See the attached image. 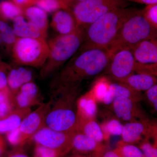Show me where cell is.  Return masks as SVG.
<instances>
[{
    "mask_svg": "<svg viewBox=\"0 0 157 157\" xmlns=\"http://www.w3.org/2000/svg\"><path fill=\"white\" fill-rule=\"evenodd\" d=\"M78 52L57 73L52 89H79L82 82L105 71L112 57L106 48H91Z\"/></svg>",
    "mask_w": 157,
    "mask_h": 157,
    "instance_id": "1",
    "label": "cell"
},
{
    "mask_svg": "<svg viewBox=\"0 0 157 157\" xmlns=\"http://www.w3.org/2000/svg\"><path fill=\"white\" fill-rule=\"evenodd\" d=\"M131 8L109 11L85 29L84 41L78 52L91 48L108 49L125 22L140 12Z\"/></svg>",
    "mask_w": 157,
    "mask_h": 157,
    "instance_id": "2",
    "label": "cell"
},
{
    "mask_svg": "<svg viewBox=\"0 0 157 157\" xmlns=\"http://www.w3.org/2000/svg\"><path fill=\"white\" fill-rule=\"evenodd\" d=\"M79 89L52 90L51 106L45 118V126L62 132H76V102Z\"/></svg>",
    "mask_w": 157,
    "mask_h": 157,
    "instance_id": "3",
    "label": "cell"
},
{
    "mask_svg": "<svg viewBox=\"0 0 157 157\" xmlns=\"http://www.w3.org/2000/svg\"><path fill=\"white\" fill-rule=\"evenodd\" d=\"M85 37V29L78 27L72 33L58 35L48 42V54L39 75L46 78L53 75L80 48Z\"/></svg>",
    "mask_w": 157,
    "mask_h": 157,
    "instance_id": "4",
    "label": "cell"
},
{
    "mask_svg": "<svg viewBox=\"0 0 157 157\" xmlns=\"http://www.w3.org/2000/svg\"><path fill=\"white\" fill-rule=\"evenodd\" d=\"M157 29L140 12L124 23L108 50L111 55L122 49L132 50L142 41L157 39Z\"/></svg>",
    "mask_w": 157,
    "mask_h": 157,
    "instance_id": "5",
    "label": "cell"
},
{
    "mask_svg": "<svg viewBox=\"0 0 157 157\" xmlns=\"http://www.w3.org/2000/svg\"><path fill=\"white\" fill-rule=\"evenodd\" d=\"M48 54V42L45 39L17 38L11 56L15 65L41 68Z\"/></svg>",
    "mask_w": 157,
    "mask_h": 157,
    "instance_id": "6",
    "label": "cell"
},
{
    "mask_svg": "<svg viewBox=\"0 0 157 157\" xmlns=\"http://www.w3.org/2000/svg\"><path fill=\"white\" fill-rule=\"evenodd\" d=\"M128 5L125 0H84L74 3L70 11L78 26L85 29L109 11Z\"/></svg>",
    "mask_w": 157,
    "mask_h": 157,
    "instance_id": "7",
    "label": "cell"
},
{
    "mask_svg": "<svg viewBox=\"0 0 157 157\" xmlns=\"http://www.w3.org/2000/svg\"><path fill=\"white\" fill-rule=\"evenodd\" d=\"M76 132H59L45 126L34 135L32 140L36 144L57 151L63 157L72 150Z\"/></svg>",
    "mask_w": 157,
    "mask_h": 157,
    "instance_id": "8",
    "label": "cell"
},
{
    "mask_svg": "<svg viewBox=\"0 0 157 157\" xmlns=\"http://www.w3.org/2000/svg\"><path fill=\"white\" fill-rule=\"evenodd\" d=\"M136 63L132 51L122 49L113 54L105 71L114 81L122 82L135 73Z\"/></svg>",
    "mask_w": 157,
    "mask_h": 157,
    "instance_id": "9",
    "label": "cell"
},
{
    "mask_svg": "<svg viewBox=\"0 0 157 157\" xmlns=\"http://www.w3.org/2000/svg\"><path fill=\"white\" fill-rule=\"evenodd\" d=\"M51 100L42 103L33 112L30 113L23 120L17 128L24 145L32 140L34 135L45 126V118L51 106Z\"/></svg>",
    "mask_w": 157,
    "mask_h": 157,
    "instance_id": "10",
    "label": "cell"
},
{
    "mask_svg": "<svg viewBox=\"0 0 157 157\" xmlns=\"http://www.w3.org/2000/svg\"><path fill=\"white\" fill-rule=\"evenodd\" d=\"M138 103L128 98H117L111 105L116 117L126 123L150 121Z\"/></svg>",
    "mask_w": 157,
    "mask_h": 157,
    "instance_id": "11",
    "label": "cell"
},
{
    "mask_svg": "<svg viewBox=\"0 0 157 157\" xmlns=\"http://www.w3.org/2000/svg\"><path fill=\"white\" fill-rule=\"evenodd\" d=\"M125 143L134 144L144 140L157 138V126L150 121L126 123L124 125L121 135Z\"/></svg>",
    "mask_w": 157,
    "mask_h": 157,
    "instance_id": "12",
    "label": "cell"
},
{
    "mask_svg": "<svg viewBox=\"0 0 157 157\" xmlns=\"http://www.w3.org/2000/svg\"><path fill=\"white\" fill-rule=\"evenodd\" d=\"M117 98H128L137 102L144 99L140 92L133 89L124 83L117 82L109 84L108 90L103 98V102L105 105H111Z\"/></svg>",
    "mask_w": 157,
    "mask_h": 157,
    "instance_id": "13",
    "label": "cell"
},
{
    "mask_svg": "<svg viewBox=\"0 0 157 157\" xmlns=\"http://www.w3.org/2000/svg\"><path fill=\"white\" fill-rule=\"evenodd\" d=\"M50 26L59 35L72 33L79 27L71 11L64 9L52 14Z\"/></svg>",
    "mask_w": 157,
    "mask_h": 157,
    "instance_id": "14",
    "label": "cell"
},
{
    "mask_svg": "<svg viewBox=\"0 0 157 157\" xmlns=\"http://www.w3.org/2000/svg\"><path fill=\"white\" fill-rule=\"evenodd\" d=\"M106 147L83 133L76 132L73 138L71 151L75 153L95 156Z\"/></svg>",
    "mask_w": 157,
    "mask_h": 157,
    "instance_id": "15",
    "label": "cell"
},
{
    "mask_svg": "<svg viewBox=\"0 0 157 157\" xmlns=\"http://www.w3.org/2000/svg\"><path fill=\"white\" fill-rule=\"evenodd\" d=\"M131 51L137 63H157V39L142 41L135 45Z\"/></svg>",
    "mask_w": 157,
    "mask_h": 157,
    "instance_id": "16",
    "label": "cell"
},
{
    "mask_svg": "<svg viewBox=\"0 0 157 157\" xmlns=\"http://www.w3.org/2000/svg\"><path fill=\"white\" fill-rule=\"evenodd\" d=\"M33 73L32 70L21 66L11 67L7 74V83L9 89L15 95L22 86L33 81Z\"/></svg>",
    "mask_w": 157,
    "mask_h": 157,
    "instance_id": "17",
    "label": "cell"
},
{
    "mask_svg": "<svg viewBox=\"0 0 157 157\" xmlns=\"http://www.w3.org/2000/svg\"><path fill=\"white\" fill-rule=\"evenodd\" d=\"M76 108L77 121L82 120H96L98 106L91 92L78 98Z\"/></svg>",
    "mask_w": 157,
    "mask_h": 157,
    "instance_id": "18",
    "label": "cell"
},
{
    "mask_svg": "<svg viewBox=\"0 0 157 157\" xmlns=\"http://www.w3.org/2000/svg\"><path fill=\"white\" fill-rule=\"evenodd\" d=\"M12 28L17 38H36L46 40L39 29L24 16H18L13 20Z\"/></svg>",
    "mask_w": 157,
    "mask_h": 157,
    "instance_id": "19",
    "label": "cell"
},
{
    "mask_svg": "<svg viewBox=\"0 0 157 157\" xmlns=\"http://www.w3.org/2000/svg\"><path fill=\"white\" fill-rule=\"evenodd\" d=\"M23 11V16L26 19L35 25L47 39L49 27L48 14L36 6L28 7Z\"/></svg>",
    "mask_w": 157,
    "mask_h": 157,
    "instance_id": "20",
    "label": "cell"
},
{
    "mask_svg": "<svg viewBox=\"0 0 157 157\" xmlns=\"http://www.w3.org/2000/svg\"><path fill=\"white\" fill-rule=\"evenodd\" d=\"M157 76L147 74H133L122 82L137 91H146L157 84Z\"/></svg>",
    "mask_w": 157,
    "mask_h": 157,
    "instance_id": "21",
    "label": "cell"
},
{
    "mask_svg": "<svg viewBox=\"0 0 157 157\" xmlns=\"http://www.w3.org/2000/svg\"><path fill=\"white\" fill-rule=\"evenodd\" d=\"M76 132L83 133L98 143L102 144L105 140L103 130L96 120L78 121Z\"/></svg>",
    "mask_w": 157,
    "mask_h": 157,
    "instance_id": "22",
    "label": "cell"
},
{
    "mask_svg": "<svg viewBox=\"0 0 157 157\" xmlns=\"http://www.w3.org/2000/svg\"><path fill=\"white\" fill-rule=\"evenodd\" d=\"M31 112V108L14 109L7 117L0 120V134H6L18 128L23 120Z\"/></svg>",
    "mask_w": 157,
    "mask_h": 157,
    "instance_id": "23",
    "label": "cell"
},
{
    "mask_svg": "<svg viewBox=\"0 0 157 157\" xmlns=\"http://www.w3.org/2000/svg\"><path fill=\"white\" fill-rule=\"evenodd\" d=\"M23 15V10L11 0H4L0 2V21L7 22L8 21H13Z\"/></svg>",
    "mask_w": 157,
    "mask_h": 157,
    "instance_id": "24",
    "label": "cell"
},
{
    "mask_svg": "<svg viewBox=\"0 0 157 157\" xmlns=\"http://www.w3.org/2000/svg\"><path fill=\"white\" fill-rule=\"evenodd\" d=\"M15 109L14 95L9 87L0 90V120L7 117Z\"/></svg>",
    "mask_w": 157,
    "mask_h": 157,
    "instance_id": "25",
    "label": "cell"
},
{
    "mask_svg": "<svg viewBox=\"0 0 157 157\" xmlns=\"http://www.w3.org/2000/svg\"><path fill=\"white\" fill-rule=\"evenodd\" d=\"M73 3L70 0H38L35 6L45 11L53 14L61 9L70 10Z\"/></svg>",
    "mask_w": 157,
    "mask_h": 157,
    "instance_id": "26",
    "label": "cell"
},
{
    "mask_svg": "<svg viewBox=\"0 0 157 157\" xmlns=\"http://www.w3.org/2000/svg\"><path fill=\"white\" fill-rule=\"evenodd\" d=\"M0 37L5 45L7 55L11 56L17 37L13 28L6 21H0Z\"/></svg>",
    "mask_w": 157,
    "mask_h": 157,
    "instance_id": "27",
    "label": "cell"
},
{
    "mask_svg": "<svg viewBox=\"0 0 157 157\" xmlns=\"http://www.w3.org/2000/svg\"><path fill=\"white\" fill-rule=\"evenodd\" d=\"M18 92L25 98L33 102L36 105H41L39 87L33 81L25 83L21 87Z\"/></svg>",
    "mask_w": 157,
    "mask_h": 157,
    "instance_id": "28",
    "label": "cell"
},
{
    "mask_svg": "<svg viewBox=\"0 0 157 157\" xmlns=\"http://www.w3.org/2000/svg\"><path fill=\"white\" fill-rule=\"evenodd\" d=\"M123 126L117 118H110L104 122L101 127L104 132L105 140H107L110 135H121Z\"/></svg>",
    "mask_w": 157,
    "mask_h": 157,
    "instance_id": "29",
    "label": "cell"
},
{
    "mask_svg": "<svg viewBox=\"0 0 157 157\" xmlns=\"http://www.w3.org/2000/svg\"><path fill=\"white\" fill-rule=\"evenodd\" d=\"M115 149L121 157H145L139 147L133 144L125 143L123 140L117 143Z\"/></svg>",
    "mask_w": 157,
    "mask_h": 157,
    "instance_id": "30",
    "label": "cell"
},
{
    "mask_svg": "<svg viewBox=\"0 0 157 157\" xmlns=\"http://www.w3.org/2000/svg\"><path fill=\"white\" fill-rule=\"evenodd\" d=\"M140 13L153 26L157 29V4L148 5L140 10Z\"/></svg>",
    "mask_w": 157,
    "mask_h": 157,
    "instance_id": "31",
    "label": "cell"
},
{
    "mask_svg": "<svg viewBox=\"0 0 157 157\" xmlns=\"http://www.w3.org/2000/svg\"><path fill=\"white\" fill-rule=\"evenodd\" d=\"M33 157H62L61 155L55 150L36 144Z\"/></svg>",
    "mask_w": 157,
    "mask_h": 157,
    "instance_id": "32",
    "label": "cell"
},
{
    "mask_svg": "<svg viewBox=\"0 0 157 157\" xmlns=\"http://www.w3.org/2000/svg\"><path fill=\"white\" fill-rule=\"evenodd\" d=\"M109 85L106 82L101 80L98 82L93 88L90 92L97 102H102L103 98L108 90Z\"/></svg>",
    "mask_w": 157,
    "mask_h": 157,
    "instance_id": "33",
    "label": "cell"
},
{
    "mask_svg": "<svg viewBox=\"0 0 157 157\" xmlns=\"http://www.w3.org/2000/svg\"><path fill=\"white\" fill-rule=\"evenodd\" d=\"M135 72L157 76V63L143 64L136 62Z\"/></svg>",
    "mask_w": 157,
    "mask_h": 157,
    "instance_id": "34",
    "label": "cell"
},
{
    "mask_svg": "<svg viewBox=\"0 0 157 157\" xmlns=\"http://www.w3.org/2000/svg\"><path fill=\"white\" fill-rule=\"evenodd\" d=\"M145 157H157V144H152L149 139L143 140L139 145Z\"/></svg>",
    "mask_w": 157,
    "mask_h": 157,
    "instance_id": "35",
    "label": "cell"
},
{
    "mask_svg": "<svg viewBox=\"0 0 157 157\" xmlns=\"http://www.w3.org/2000/svg\"><path fill=\"white\" fill-rule=\"evenodd\" d=\"M145 96L149 104L157 111V84L155 85L145 91Z\"/></svg>",
    "mask_w": 157,
    "mask_h": 157,
    "instance_id": "36",
    "label": "cell"
},
{
    "mask_svg": "<svg viewBox=\"0 0 157 157\" xmlns=\"http://www.w3.org/2000/svg\"><path fill=\"white\" fill-rule=\"evenodd\" d=\"M11 67V66L5 62L0 64V90L8 87L7 74Z\"/></svg>",
    "mask_w": 157,
    "mask_h": 157,
    "instance_id": "37",
    "label": "cell"
},
{
    "mask_svg": "<svg viewBox=\"0 0 157 157\" xmlns=\"http://www.w3.org/2000/svg\"><path fill=\"white\" fill-rule=\"evenodd\" d=\"M97 157H121L116 150H109L107 147L96 155Z\"/></svg>",
    "mask_w": 157,
    "mask_h": 157,
    "instance_id": "38",
    "label": "cell"
},
{
    "mask_svg": "<svg viewBox=\"0 0 157 157\" xmlns=\"http://www.w3.org/2000/svg\"><path fill=\"white\" fill-rule=\"evenodd\" d=\"M22 10L35 6L38 0H11Z\"/></svg>",
    "mask_w": 157,
    "mask_h": 157,
    "instance_id": "39",
    "label": "cell"
},
{
    "mask_svg": "<svg viewBox=\"0 0 157 157\" xmlns=\"http://www.w3.org/2000/svg\"><path fill=\"white\" fill-rule=\"evenodd\" d=\"M6 157H29L21 147H15Z\"/></svg>",
    "mask_w": 157,
    "mask_h": 157,
    "instance_id": "40",
    "label": "cell"
},
{
    "mask_svg": "<svg viewBox=\"0 0 157 157\" xmlns=\"http://www.w3.org/2000/svg\"><path fill=\"white\" fill-rule=\"evenodd\" d=\"M127 2H134L140 3V4H145L150 5L153 4H157V0H125Z\"/></svg>",
    "mask_w": 157,
    "mask_h": 157,
    "instance_id": "41",
    "label": "cell"
},
{
    "mask_svg": "<svg viewBox=\"0 0 157 157\" xmlns=\"http://www.w3.org/2000/svg\"><path fill=\"white\" fill-rule=\"evenodd\" d=\"M6 149V144L4 137L0 134V157L2 156Z\"/></svg>",
    "mask_w": 157,
    "mask_h": 157,
    "instance_id": "42",
    "label": "cell"
},
{
    "mask_svg": "<svg viewBox=\"0 0 157 157\" xmlns=\"http://www.w3.org/2000/svg\"><path fill=\"white\" fill-rule=\"evenodd\" d=\"M68 157H97L94 155H86L80 154L75 153H73L72 154L70 155Z\"/></svg>",
    "mask_w": 157,
    "mask_h": 157,
    "instance_id": "43",
    "label": "cell"
},
{
    "mask_svg": "<svg viewBox=\"0 0 157 157\" xmlns=\"http://www.w3.org/2000/svg\"><path fill=\"white\" fill-rule=\"evenodd\" d=\"M70 1L73 2V4H74V3L77 2H81V1H84V0H70Z\"/></svg>",
    "mask_w": 157,
    "mask_h": 157,
    "instance_id": "44",
    "label": "cell"
},
{
    "mask_svg": "<svg viewBox=\"0 0 157 157\" xmlns=\"http://www.w3.org/2000/svg\"><path fill=\"white\" fill-rule=\"evenodd\" d=\"M3 62L2 60V59H1V56H0V64L2 63H3Z\"/></svg>",
    "mask_w": 157,
    "mask_h": 157,
    "instance_id": "45",
    "label": "cell"
}]
</instances>
